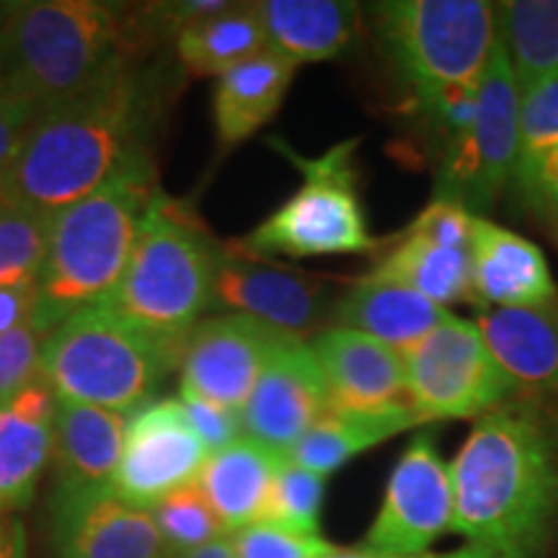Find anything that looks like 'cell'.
Here are the masks:
<instances>
[{
    "mask_svg": "<svg viewBox=\"0 0 558 558\" xmlns=\"http://www.w3.org/2000/svg\"><path fill=\"white\" fill-rule=\"evenodd\" d=\"M169 558H235V550L230 535H222V538L207 543V546L184 550V554H169Z\"/></svg>",
    "mask_w": 558,
    "mask_h": 558,
    "instance_id": "42",
    "label": "cell"
},
{
    "mask_svg": "<svg viewBox=\"0 0 558 558\" xmlns=\"http://www.w3.org/2000/svg\"><path fill=\"white\" fill-rule=\"evenodd\" d=\"M367 275L414 290L442 308L473 303L469 251L442 248L407 233Z\"/></svg>",
    "mask_w": 558,
    "mask_h": 558,
    "instance_id": "30",
    "label": "cell"
},
{
    "mask_svg": "<svg viewBox=\"0 0 558 558\" xmlns=\"http://www.w3.org/2000/svg\"><path fill=\"white\" fill-rule=\"evenodd\" d=\"M298 341L303 339L239 313L209 316L181 352V386L241 414L269 360Z\"/></svg>",
    "mask_w": 558,
    "mask_h": 558,
    "instance_id": "13",
    "label": "cell"
},
{
    "mask_svg": "<svg viewBox=\"0 0 558 558\" xmlns=\"http://www.w3.org/2000/svg\"><path fill=\"white\" fill-rule=\"evenodd\" d=\"M414 409L390 411H329L300 437V442L288 452L290 463L300 469L329 478L331 473L344 469L349 460L362 452L378 448L386 439L418 427Z\"/></svg>",
    "mask_w": 558,
    "mask_h": 558,
    "instance_id": "27",
    "label": "cell"
},
{
    "mask_svg": "<svg viewBox=\"0 0 558 558\" xmlns=\"http://www.w3.org/2000/svg\"><path fill=\"white\" fill-rule=\"evenodd\" d=\"M156 192V163L143 158L101 190L52 213L29 318L41 339L73 313L104 303L114 292Z\"/></svg>",
    "mask_w": 558,
    "mask_h": 558,
    "instance_id": "3",
    "label": "cell"
},
{
    "mask_svg": "<svg viewBox=\"0 0 558 558\" xmlns=\"http://www.w3.org/2000/svg\"><path fill=\"white\" fill-rule=\"evenodd\" d=\"M181 65L194 75H220L269 50L254 3H230L226 11L194 21L173 41Z\"/></svg>",
    "mask_w": 558,
    "mask_h": 558,
    "instance_id": "28",
    "label": "cell"
},
{
    "mask_svg": "<svg viewBox=\"0 0 558 558\" xmlns=\"http://www.w3.org/2000/svg\"><path fill=\"white\" fill-rule=\"evenodd\" d=\"M173 399H177L181 414H184L186 424L194 429V435L209 450V456L228 448L230 442H235L243 435L239 411L220 407V403L209 401L184 386H179V393Z\"/></svg>",
    "mask_w": 558,
    "mask_h": 558,
    "instance_id": "38",
    "label": "cell"
},
{
    "mask_svg": "<svg viewBox=\"0 0 558 558\" xmlns=\"http://www.w3.org/2000/svg\"><path fill=\"white\" fill-rule=\"evenodd\" d=\"M54 558H166V546L148 509L114 492L50 499Z\"/></svg>",
    "mask_w": 558,
    "mask_h": 558,
    "instance_id": "16",
    "label": "cell"
},
{
    "mask_svg": "<svg viewBox=\"0 0 558 558\" xmlns=\"http://www.w3.org/2000/svg\"><path fill=\"white\" fill-rule=\"evenodd\" d=\"M0 558H24V533L0 509Z\"/></svg>",
    "mask_w": 558,
    "mask_h": 558,
    "instance_id": "41",
    "label": "cell"
},
{
    "mask_svg": "<svg viewBox=\"0 0 558 558\" xmlns=\"http://www.w3.org/2000/svg\"><path fill=\"white\" fill-rule=\"evenodd\" d=\"M473 218L476 215L465 205H460L458 199L435 197L411 220L407 235H414V239L435 243V246L442 248L469 251Z\"/></svg>",
    "mask_w": 558,
    "mask_h": 558,
    "instance_id": "37",
    "label": "cell"
},
{
    "mask_svg": "<svg viewBox=\"0 0 558 558\" xmlns=\"http://www.w3.org/2000/svg\"><path fill=\"white\" fill-rule=\"evenodd\" d=\"M207 458L209 450L186 424L177 399H156L128 416L111 492L150 512L169 494L197 484Z\"/></svg>",
    "mask_w": 558,
    "mask_h": 558,
    "instance_id": "12",
    "label": "cell"
},
{
    "mask_svg": "<svg viewBox=\"0 0 558 558\" xmlns=\"http://www.w3.org/2000/svg\"><path fill=\"white\" fill-rule=\"evenodd\" d=\"M469 256L473 303H478L481 311H558L554 275L546 254L533 241L476 215Z\"/></svg>",
    "mask_w": 558,
    "mask_h": 558,
    "instance_id": "18",
    "label": "cell"
},
{
    "mask_svg": "<svg viewBox=\"0 0 558 558\" xmlns=\"http://www.w3.org/2000/svg\"><path fill=\"white\" fill-rule=\"evenodd\" d=\"M373 16L414 109L478 86L497 45V3L486 0H388Z\"/></svg>",
    "mask_w": 558,
    "mask_h": 558,
    "instance_id": "7",
    "label": "cell"
},
{
    "mask_svg": "<svg viewBox=\"0 0 558 558\" xmlns=\"http://www.w3.org/2000/svg\"><path fill=\"white\" fill-rule=\"evenodd\" d=\"M132 54L120 5L99 0L9 3L0 90L41 111L75 96Z\"/></svg>",
    "mask_w": 558,
    "mask_h": 558,
    "instance_id": "5",
    "label": "cell"
},
{
    "mask_svg": "<svg viewBox=\"0 0 558 558\" xmlns=\"http://www.w3.org/2000/svg\"><path fill=\"white\" fill-rule=\"evenodd\" d=\"M218 256L220 243L190 202L158 190L128 269L104 303L148 333L179 367L186 339L213 311Z\"/></svg>",
    "mask_w": 558,
    "mask_h": 558,
    "instance_id": "4",
    "label": "cell"
},
{
    "mask_svg": "<svg viewBox=\"0 0 558 558\" xmlns=\"http://www.w3.org/2000/svg\"><path fill=\"white\" fill-rule=\"evenodd\" d=\"M316 558H396V556L378 554V550L365 548V546L341 548V546H331V543H326V546L318 550V556H316Z\"/></svg>",
    "mask_w": 558,
    "mask_h": 558,
    "instance_id": "43",
    "label": "cell"
},
{
    "mask_svg": "<svg viewBox=\"0 0 558 558\" xmlns=\"http://www.w3.org/2000/svg\"><path fill=\"white\" fill-rule=\"evenodd\" d=\"M357 145L360 137L341 140L320 156L308 158L282 140H271V148H277L303 173V184L246 239L235 243L259 259L373 254L378 241L369 233L357 190Z\"/></svg>",
    "mask_w": 558,
    "mask_h": 558,
    "instance_id": "8",
    "label": "cell"
},
{
    "mask_svg": "<svg viewBox=\"0 0 558 558\" xmlns=\"http://www.w3.org/2000/svg\"><path fill=\"white\" fill-rule=\"evenodd\" d=\"M331 411L329 386L308 341L279 349L241 409L243 435L288 458L318 418Z\"/></svg>",
    "mask_w": 558,
    "mask_h": 558,
    "instance_id": "15",
    "label": "cell"
},
{
    "mask_svg": "<svg viewBox=\"0 0 558 558\" xmlns=\"http://www.w3.org/2000/svg\"><path fill=\"white\" fill-rule=\"evenodd\" d=\"M166 554H184L228 535L197 484L169 494L150 509Z\"/></svg>",
    "mask_w": 558,
    "mask_h": 558,
    "instance_id": "33",
    "label": "cell"
},
{
    "mask_svg": "<svg viewBox=\"0 0 558 558\" xmlns=\"http://www.w3.org/2000/svg\"><path fill=\"white\" fill-rule=\"evenodd\" d=\"M230 541L235 558H316L318 550L326 546L320 535L318 538L298 535L264 520L235 530Z\"/></svg>",
    "mask_w": 558,
    "mask_h": 558,
    "instance_id": "36",
    "label": "cell"
},
{
    "mask_svg": "<svg viewBox=\"0 0 558 558\" xmlns=\"http://www.w3.org/2000/svg\"><path fill=\"white\" fill-rule=\"evenodd\" d=\"M403 357L409 403L422 424L492 414L522 393L473 320L450 316Z\"/></svg>",
    "mask_w": 558,
    "mask_h": 558,
    "instance_id": "9",
    "label": "cell"
},
{
    "mask_svg": "<svg viewBox=\"0 0 558 558\" xmlns=\"http://www.w3.org/2000/svg\"><path fill=\"white\" fill-rule=\"evenodd\" d=\"M476 326L520 390L558 403V311L486 308Z\"/></svg>",
    "mask_w": 558,
    "mask_h": 558,
    "instance_id": "21",
    "label": "cell"
},
{
    "mask_svg": "<svg viewBox=\"0 0 558 558\" xmlns=\"http://www.w3.org/2000/svg\"><path fill=\"white\" fill-rule=\"evenodd\" d=\"M409 558H497V556L488 554V550L478 548V546H471V543H465L463 548L450 550V554H418V556H409Z\"/></svg>",
    "mask_w": 558,
    "mask_h": 558,
    "instance_id": "44",
    "label": "cell"
},
{
    "mask_svg": "<svg viewBox=\"0 0 558 558\" xmlns=\"http://www.w3.org/2000/svg\"><path fill=\"white\" fill-rule=\"evenodd\" d=\"M166 558H169V554H166Z\"/></svg>",
    "mask_w": 558,
    "mask_h": 558,
    "instance_id": "47",
    "label": "cell"
},
{
    "mask_svg": "<svg viewBox=\"0 0 558 558\" xmlns=\"http://www.w3.org/2000/svg\"><path fill=\"white\" fill-rule=\"evenodd\" d=\"M324 497L326 476L300 469V465L284 458V463L279 465L275 486H271L264 522L290 530V533L318 538Z\"/></svg>",
    "mask_w": 558,
    "mask_h": 558,
    "instance_id": "32",
    "label": "cell"
},
{
    "mask_svg": "<svg viewBox=\"0 0 558 558\" xmlns=\"http://www.w3.org/2000/svg\"><path fill=\"white\" fill-rule=\"evenodd\" d=\"M556 239H558V228H556Z\"/></svg>",
    "mask_w": 558,
    "mask_h": 558,
    "instance_id": "46",
    "label": "cell"
},
{
    "mask_svg": "<svg viewBox=\"0 0 558 558\" xmlns=\"http://www.w3.org/2000/svg\"><path fill=\"white\" fill-rule=\"evenodd\" d=\"M58 396L45 378L0 409V509L26 507L54 448Z\"/></svg>",
    "mask_w": 558,
    "mask_h": 558,
    "instance_id": "20",
    "label": "cell"
},
{
    "mask_svg": "<svg viewBox=\"0 0 558 558\" xmlns=\"http://www.w3.org/2000/svg\"><path fill=\"white\" fill-rule=\"evenodd\" d=\"M34 308V284L0 288V337L29 324Z\"/></svg>",
    "mask_w": 558,
    "mask_h": 558,
    "instance_id": "40",
    "label": "cell"
},
{
    "mask_svg": "<svg viewBox=\"0 0 558 558\" xmlns=\"http://www.w3.org/2000/svg\"><path fill=\"white\" fill-rule=\"evenodd\" d=\"M308 347L329 386L331 411L411 409L401 352L341 326L320 329Z\"/></svg>",
    "mask_w": 558,
    "mask_h": 558,
    "instance_id": "17",
    "label": "cell"
},
{
    "mask_svg": "<svg viewBox=\"0 0 558 558\" xmlns=\"http://www.w3.org/2000/svg\"><path fill=\"white\" fill-rule=\"evenodd\" d=\"M295 73V62L275 50H264L220 75L213 96L215 135L220 148H235L271 122L288 96Z\"/></svg>",
    "mask_w": 558,
    "mask_h": 558,
    "instance_id": "25",
    "label": "cell"
},
{
    "mask_svg": "<svg viewBox=\"0 0 558 558\" xmlns=\"http://www.w3.org/2000/svg\"><path fill=\"white\" fill-rule=\"evenodd\" d=\"M5 13H9V3H0V52H3V26H5Z\"/></svg>",
    "mask_w": 558,
    "mask_h": 558,
    "instance_id": "45",
    "label": "cell"
},
{
    "mask_svg": "<svg viewBox=\"0 0 558 558\" xmlns=\"http://www.w3.org/2000/svg\"><path fill=\"white\" fill-rule=\"evenodd\" d=\"M522 94L497 39L478 81L473 124L445 145L437 197L458 199L473 215L486 213L512 184L520 140Z\"/></svg>",
    "mask_w": 558,
    "mask_h": 558,
    "instance_id": "10",
    "label": "cell"
},
{
    "mask_svg": "<svg viewBox=\"0 0 558 558\" xmlns=\"http://www.w3.org/2000/svg\"><path fill=\"white\" fill-rule=\"evenodd\" d=\"M41 341L29 324L0 337V409L41 378Z\"/></svg>",
    "mask_w": 558,
    "mask_h": 558,
    "instance_id": "35",
    "label": "cell"
},
{
    "mask_svg": "<svg viewBox=\"0 0 558 558\" xmlns=\"http://www.w3.org/2000/svg\"><path fill=\"white\" fill-rule=\"evenodd\" d=\"M450 481L452 533L497 558H548L558 533V411L522 396L476 418Z\"/></svg>",
    "mask_w": 558,
    "mask_h": 558,
    "instance_id": "2",
    "label": "cell"
},
{
    "mask_svg": "<svg viewBox=\"0 0 558 558\" xmlns=\"http://www.w3.org/2000/svg\"><path fill=\"white\" fill-rule=\"evenodd\" d=\"M497 39L525 96L558 75V0L497 3Z\"/></svg>",
    "mask_w": 558,
    "mask_h": 558,
    "instance_id": "29",
    "label": "cell"
},
{
    "mask_svg": "<svg viewBox=\"0 0 558 558\" xmlns=\"http://www.w3.org/2000/svg\"><path fill=\"white\" fill-rule=\"evenodd\" d=\"M522 205L558 228V75L522 96L512 184Z\"/></svg>",
    "mask_w": 558,
    "mask_h": 558,
    "instance_id": "26",
    "label": "cell"
},
{
    "mask_svg": "<svg viewBox=\"0 0 558 558\" xmlns=\"http://www.w3.org/2000/svg\"><path fill=\"white\" fill-rule=\"evenodd\" d=\"M50 222L52 215L0 197V288L37 282Z\"/></svg>",
    "mask_w": 558,
    "mask_h": 558,
    "instance_id": "31",
    "label": "cell"
},
{
    "mask_svg": "<svg viewBox=\"0 0 558 558\" xmlns=\"http://www.w3.org/2000/svg\"><path fill=\"white\" fill-rule=\"evenodd\" d=\"M282 463L284 456L264 448L246 435L207 458L197 486L228 535L264 520L271 486Z\"/></svg>",
    "mask_w": 558,
    "mask_h": 558,
    "instance_id": "24",
    "label": "cell"
},
{
    "mask_svg": "<svg viewBox=\"0 0 558 558\" xmlns=\"http://www.w3.org/2000/svg\"><path fill=\"white\" fill-rule=\"evenodd\" d=\"M333 305L318 279L251 256L239 243H220L213 311L239 313L311 341L333 316Z\"/></svg>",
    "mask_w": 558,
    "mask_h": 558,
    "instance_id": "14",
    "label": "cell"
},
{
    "mask_svg": "<svg viewBox=\"0 0 558 558\" xmlns=\"http://www.w3.org/2000/svg\"><path fill=\"white\" fill-rule=\"evenodd\" d=\"M166 96V75L128 58L70 99L41 109L3 199L52 215L153 158Z\"/></svg>",
    "mask_w": 558,
    "mask_h": 558,
    "instance_id": "1",
    "label": "cell"
},
{
    "mask_svg": "<svg viewBox=\"0 0 558 558\" xmlns=\"http://www.w3.org/2000/svg\"><path fill=\"white\" fill-rule=\"evenodd\" d=\"M169 354L109 303L88 305L41 341V378L58 399L135 414L156 401Z\"/></svg>",
    "mask_w": 558,
    "mask_h": 558,
    "instance_id": "6",
    "label": "cell"
},
{
    "mask_svg": "<svg viewBox=\"0 0 558 558\" xmlns=\"http://www.w3.org/2000/svg\"><path fill=\"white\" fill-rule=\"evenodd\" d=\"M448 316V308L418 292L365 275L337 300L331 318L333 326L360 331L396 352H407Z\"/></svg>",
    "mask_w": 558,
    "mask_h": 558,
    "instance_id": "22",
    "label": "cell"
},
{
    "mask_svg": "<svg viewBox=\"0 0 558 558\" xmlns=\"http://www.w3.org/2000/svg\"><path fill=\"white\" fill-rule=\"evenodd\" d=\"M450 465L439 456L432 432L409 442L386 484V497L362 546L396 558L429 554L452 533Z\"/></svg>",
    "mask_w": 558,
    "mask_h": 558,
    "instance_id": "11",
    "label": "cell"
},
{
    "mask_svg": "<svg viewBox=\"0 0 558 558\" xmlns=\"http://www.w3.org/2000/svg\"><path fill=\"white\" fill-rule=\"evenodd\" d=\"M228 5V0H158V3L135 5V11L124 9L132 52L177 41L179 34L194 21L226 11Z\"/></svg>",
    "mask_w": 558,
    "mask_h": 558,
    "instance_id": "34",
    "label": "cell"
},
{
    "mask_svg": "<svg viewBox=\"0 0 558 558\" xmlns=\"http://www.w3.org/2000/svg\"><path fill=\"white\" fill-rule=\"evenodd\" d=\"M128 416L58 399L52 499L109 492L122 458Z\"/></svg>",
    "mask_w": 558,
    "mask_h": 558,
    "instance_id": "19",
    "label": "cell"
},
{
    "mask_svg": "<svg viewBox=\"0 0 558 558\" xmlns=\"http://www.w3.org/2000/svg\"><path fill=\"white\" fill-rule=\"evenodd\" d=\"M39 109L34 104L16 99L0 90V197H3L5 186L13 169H16L19 153L24 148L26 132L32 122L37 120Z\"/></svg>",
    "mask_w": 558,
    "mask_h": 558,
    "instance_id": "39",
    "label": "cell"
},
{
    "mask_svg": "<svg viewBox=\"0 0 558 558\" xmlns=\"http://www.w3.org/2000/svg\"><path fill=\"white\" fill-rule=\"evenodd\" d=\"M269 50L295 65L344 54L362 29V11L347 0H259L254 3Z\"/></svg>",
    "mask_w": 558,
    "mask_h": 558,
    "instance_id": "23",
    "label": "cell"
}]
</instances>
